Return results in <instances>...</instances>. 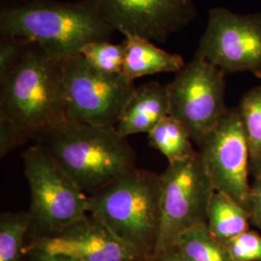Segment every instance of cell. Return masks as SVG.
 <instances>
[{"instance_id": "1", "label": "cell", "mask_w": 261, "mask_h": 261, "mask_svg": "<svg viewBox=\"0 0 261 261\" xmlns=\"http://www.w3.org/2000/svg\"><path fill=\"white\" fill-rule=\"evenodd\" d=\"M65 58L30 42L18 62L0 77V118L37 140L66 121Z\"/></svg>"}, {"instance_id": "2", "label": "cell", "mask_w": 261, "mask_h": 261, "mask_svg": "<svg viewBox=\"0 0 261 261\" xmlns=\"http://www.w3.org/2000/svg\"><path fill=\"white\" fill-rule=\"evenodd\" d=\"M114 31L93 0H21L0 9L1 35L37 43L63 58L90 42L110 41Z\"/></svg>"}, {"instance_id": "3", "label": "cell", "mask_w": 261, "mask_h": 261, "mask_svg": "<svg viewBox=\"0 0 261 261\" xmlns=\"http://www.w3.org/2000/svg\"><path fill=\"white\" fill-rule=\"evenodd\" d=\"M38 140L87 196L136 168L135 153L116 126L66 120Z\"/></svg>"}, {"instance_id": "4", "label": "cell", "mask_w": 261, "mask_h": 261, "mask_svg": "<svg viewBox=\"0 0 261 261\" xmlns=\"http://www.w3.org/2000/svg\"><path fill=\"white\" fill-rule=\"evenodd\" d=\"M161 177L135 168L89 196V214L146 258L154 256L161 224Z\"/></svg>"}, {"instance_id": "5", "label": "cell", "mask_w": 261, "mask_h": 261, "mask_svg": "<svg viewBox=\"0 0 261 261\" xmlns=\"http://www.w3.org/2000/svg\"><path fill=\"white\" fill-rule=\"evenodd\" d=\"M24 174L31 194L29 231L36 238L50 237L89 214V196L60 168L41 143L22 155Z\"/></svg>"}, {"instance_id": "6", "label": "cell", "mask_w": 261, "mask_h": 261, "mask_svg": "<svg viewBox=\"0 0 261 261\" xmlns=\"http://www.w3.org/2000/svg\"><path fill=\"white\" fill-rule=\"evenodd\" d=\"M161 177V224L154 257L172 249L178 236L196 224H207L214 187L200 152L168 165Z\"/></svg>"}, {"instance_id": "7", "label": "cell", "mask_w": 261, "mask_h": 261, "mask_svg": "<svg viewBox=\"0 0 261 261\" xmlns=\"http://www.w3.org/2000/svg\"><path fill=\"white\" fill-rule=\"evenodd\" d=\"M136 88L124 74L101 72L80 54L64 59L67 121L116 126Z\"/></svg>"}, {"instance_id": "8", "label": "cell", "mask_w": 261, "mask_h": 261, "mask_svg": "<svg viewBox=\"0 0 261 261\" xmlns=\"http://www.w3.org/2000/svg\"><path fill=\"white\" fill-rule=\"evenodd\" d=\"M224 76L219 67L195 57L168 84L169 116L181 122L199 146L228 110Z\"/></svg>"}, {"instance_id": "9", "label": "cell", "mask_w": 261, "mask_h": 261, "mask_svg": "<svg viewBox=\"0 0 261 261\" xmlns=\"http://www.w3.org/2000/svg\"><path fill=\"white\" fill-rule=\"evenodd\" d=\"M195 57L219 67L225 74L250 72L261 79V13L210 9Z\"/></svg>"}, {"instance_id": "10", "label": "cell", "mask_w": 261, "mask_h": 261, "mask_svg": "<svg viewBox=\"0 0 261 261\" xmlns=\"http://www.w3.org/2000/svg\"><path fill=\"white\" fill-rule=\"evenodd\" d=\"M200 148L215 191L250 210V148L237 108L227 110Z\"/></svg>"}, {"instance_id": "11", "label": "cell", "mask_w": 261, "mask_h": 261, "mask_svg": "<svg viewBox=\"0 0 261 261\" xmlns=\"http://www.w3.org/2000/svg\"><path fill=\"white\" fill-rule=\"evenodd\" d=\"M103 19L125 35L164 43L196 16L194 0H93Z\"/></svg>"}, {"instance_id": "12", "label": "cell", "mask_w": 261, "mask_h": 261, "mask_svg": "<svg viewBox=\"0 0 261 261\" xmlns=\"http://www.w3.org/2000/svg\"><path fill=\"white\" fill-rule=\"evenodd\" d=\"M31 250L64 254L86 261H145L135 247L121 240L93 215H86L61 233L36 238Z\"/></svg>"}, {"instance_id": "13", "label": "cell", "mask_w": 261, "mask_h": 261, "mask_svg": "<svg viewBox=\"0 0 261 261\" xmlns=\"http://www.w3.org/2000/svg\"><path fill=\"white\" fill-rule=\"evenodd\" d=\"M168 115V84L150 82L136 88L116 125V130L126 139L136 134H149Z\"/></svg>"}, {"instance_id": "14", "label": "cell", "mask_w": 261, "mask_h": 261, "mask_svg": "<svg viewBox=\"0 0 261 261\" xmlns=\"http://www.w3.org/2000/svg\"><path fill=\"white\" fill-rule=\"evenodd\" d=\"M123 74L134 82L144 75L159 73H177L184 65V58L156 47L152 41L137 35H125Z\"/></svg>"}, {"instance_id": "15", "label": "cell", "mask_w": 261, "mask_h": 261, "mask_svg": "<svg viewBox=\"0 0 261 261\" xmlns=\"http://www.w3.org/2000/svg\"><path fill=\"white\" fill-rule=\"evenodd\" d=\"M251 214L232 197L215 191L207 213V225L220 242L225 244L249 230Z\"/></svg>"}, {"instance_id": "16", "label": "cell", "mask_w": 261, "mask_h": 261, "mask_svg": "<svg viewBox=\"0 0 261 261\" xmlns=\"http://www.w3.org/2000/svg\"><path fill=\"white\" fill-rule=\"evenodd\" d=\"M172 249L184 261H232L224 244L215 238L207 224H196L180 234Z\"/></svg>"}, {"instance_id": "17", "label": "cell", "mask_w": 261, "mask_h": 261, "mask_svg": "<svg viewBox=\"0 0 261 261\" xmlns=\"http://www.w3.org/2000/svg\"><path fill=\"white\" fill-rule=\"evenodd\" d=\"M148 138L150 144L168 159V165L188 160L196 153L188 129L169 115L150 132Z\"/></svg>"}, {"instance_id": "18", "label": "cell", "mask_w": 261, "mask_h": 261, "mask_svg": "<svg viewBox=\"0 0 261 261\" xmlns=\"http://www.w3.org/2000/svg\"><path fill=\"white\" fill-rule=\"evenodd\" d=\"M237 110L250 148V170L255 178L261 173V84L249 90Z\"/></svg>"}, {"instance_id": "19", "label": "cell", "mask_w": 261, "mask_h": 261, "mask_svg": "<svg viewBox=\"0 0 261 261\" xmlns=\"http://www.w3.org/2000/svg\"><path fill=\"white\" fill-rule=\"evenodd\" d=\"M28 211L0 216V261H21L24 237L29 231Z\"/></svg>"}, {"instance_id": "20", "label": "cell", "mask_w": 261, "mask_h": 261, "mask_svg": "<svg viewBox=\"0 0 261 261\" xmlns=\"http://www.w3.org/2000/svg\"><path fill=\"white\" fill-rule=\"evenodd\" d=\"M95 69L108 74H123L125 48L122 44L110 41H93L80 49L79 53Z\"/></svg>"}, {"instance_id": "21", "label": "cell", "mask_w": 261, "mask_h": 261, "mask_svg": "<svg viewBox=\"0 0 261 261\" xmlns=\"http://www.w3.org/2000/svg\"><path fill=\"white\" fill-rule=\"evenodd\" d=\"M232 261H261V235L246 231L224 244Z\"/></svg>"}, {"instance_id": "22", "label": "cell", "mask_w": 261, "mask_h": 261, "mask_svg": "<svg viewBox=\"0 0 261 261\" xmlns=\"http://www.w3.org/2000/svg\"><path fill=\"white\" fill-rule=\"evenodd\" d=\"M30 42L22 38L1 35L0 38V77L15 65Z\"/></svg>"}, {"instance_id": "23", "label": "cell", "mask_w": 261, "mask_h": 261, "mask_svg": "<svg viewBox=\"0 0 261 261\" xmlns=\"http://www.w3.org/2000/svg\"><path fill=\"white\" fill-rule=\"evenodd\" d=\"M30 139L25 132L6 119L0 118V156L4 157Z\"/></svg>"}, {"instance_id": "24", "label": "cell", "mask_w": 261, "mask_h": 261, "mask_svg": "<svg viewBox=\"0 0 261 261\" xmlns=\"http://www.w3.org/2000/svg\"><path fill=\"white\" fill-rule=\"evenodd\" d=\"M251 222L261 230V173L254 178L250 197Z\"/></svg>"}, {"instance_id": "25", "label": "cell", "mask_w": 261, "mask_h": 261, "mask_svg": "<svg viewBox=\"0 0 261 261\" xmlns=\"http://www.w3.org/2000/svg\"><path fill=\"white\" fill-rule=\"evenodd\" d=\"M32 252L36 261H86L82 258L64 254H48L45 252H38L35 250H32Z\"/></svg>"}, {"instance_id": "26", "label": "cell", "mask_w": 261, "mask_h": 261, "mask_svg": "<svg viewBox=\"0 0 261 261\" xmlns=\"http://www.w3.org/2000/svg\"><path fill=\"white\" fill-rule=\"evenodd\" d=\"M159 257H163L160 261H184L173 249H171L168 252H165L164 254H162Z\"/></svg>"}, {"instance_id": "27", "label": "cell", "mask_w": 261, "mask_h": 261, "mask_svg": "<svg viewBox=\"0 0 261 261\" xmlns=\"http://www.w3.org/2000/svg\"><path fill=\"white\" fill-rule=\"evenodd\" d=\"M17 1H21V0H5V3H12V2H17Z\"/></svg>"}]
</instances>
